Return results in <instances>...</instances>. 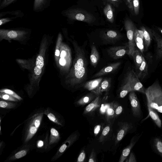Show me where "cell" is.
<instances>
[{"mask_svg":"<svg viewBox=\"0 0 162 162\" xmlns=\"http://www.w3.org/2000/svg\"><path fill=\"white\" fill-rule=\"evenodd\" d=\"M123 108L121 106H118L116 107L115 108V115H118L121 114L122 111H123Z\"/></svg>","mask_w":162,"mask_h":162,"instance_id":"46","label":"cell"},{"mask_svg":"<svg viewBox=\"0 0 162 162\" xmlns=\"http://www.w3.org/2000/svg\"><path fill=\"white\" fill-rule=\"evenodd\" d=\"M131 124L124 122L122 124L120 129L116 137V143H118L123 139L127 133L132 128Z\"/></svg>","mask_w":162,"mask_h":162,"instance_id":"17","label":"cell"},{"mask_svg":"<svg viewBox=\"0 0 162 162\" xmlns=\"http://www.w3.org/2000/svg\"><path fill=\"white\" fill-rule=\"evenodd\" d=\"M48 117L49 119H50V120L54 122V123H55L58 124H60L59 122H58L55 117L54 115L50 113V114H48Z\"/></svg>","mask_w":162,"mask_h":162,"instance_id":"43","label":"cell"},{"mask_svg":"<svg viewBox=\"0 0 162 162\" xmlns=\"http://www.w3.org/2000/svg\"><path fill=\"white\" fill-rule=\"evenodd\" d=\"M44 145V142H43L42 140H40V141H39L38 143V146L39 147H42Z\"/></svg>","mask_w":162,"mask_h":162,"instance_id":"50","label":"cell"},{"mask_svg":"<svg viewBox=\"0 0 162 162\" xmlns=\"http://www.w3.org/2000/svg\"><path fill=\"white\" fill-rule=\"evenodd\" d=\"M34 71L35 74L37 75H39L41 74L42 70V69H39L37 66H36L34 68Z\"/></svg>","mask_w":162,"mask_h":162,"instance_id":"48","label":"cell"},{"mask_svg":"<svg viewBox=\"0 0 162 162\" xmlns=\"http://www.w3.org/2000/svg\"><path fill=\"white\" fill-rule=\"evenodd\" d=\"M120 34L113 30H109L104 33L103 38L105 40L108 42H114L120 38Z\"/></svg>","mask_w":162,"mask_h":162,"instance_id":"19","label":"cell"},{"mask_svg":"<svg viewBox=\"0 0 162 162\" xmlns=\"http://www.w3.org/2000/svg\"><path fill=\"white\" fill-rule=\"evenodd\" d=\"M68 148V147L67 146V145L66 144L63 145L59 149V152L60 153H63L65 152L67 148Z\"/></svg>","mask_w":162,"mask_h":162,"instance_id":"49","label":"cell"},{"mask_svg":"<svg viewBox=\"0 0 162 162\" xmlns=\"http://www.w3.org/2000/svg\"><path fill=\"white\" fill-rule=\"evenodd\" d=\"M75 56L74 65L67 77V81L72 86L79 87L83 85L87 78V63L85 52L75 43Z\"/></svg>","mask_w":162,"mask_h":162,"instance_id":"1","label":"cell"},{"mask_svg":"<svg viewBox=\"0 0 162 162\" xmlns=\"http://www.w3.org/2000/svg\"><path fill=\"white\" fill-rule=\"evenodd\" d=\"M60 54V52L58 50H56V51L55 55L57 56H59Z\"/></svg>","mask_w":162,"mask_h":162,"instance_id":"51","label":"cell"},{"mask_svg":"<svg viewBox=\"0 0 162 162\" xmlns=\"http://www.w3.org/2000/svg\"><path fill=\"white\" fill-rule=\"evenodd\" d=\"M36 66L38 68L42 69L44 67V62L43 58L41 56H39L36 58Z\"/></svg>","mask_w":162,"mask_h":162,"instance_id":"34","label":"cell"},{"mask_svg":"<svg viewBox=\"0 0 162 162\" xmlns=\"http://www.w3.org/2000/svg\"><path fill=\"white\" fill-rule=\"evenodd\" d=\"M134 40L137 48L142 53H143L145 50V47L142 30L136 29L134 35Z\"/></svg>","mask_w":162,"mask_h":162,"instance_id":"12","label":"cell"},{"mask_svg":"<svg viewBox=\"0 0 162 162\" xmlns=\"http://www.w3.org/2000/svg\"><path fill=\"white\" fill-rule=\"evenodd\" d=\"M129 99L133 116L136 118H140L141 115V108L139 100L134 91L130 92Z\"/></svg>","mask_w":162,"mask_h":162,"instance_id":"9","label":"cell"},{"mask_svg":"<svg viewBox=\"0 0 162 162\" xmlns=\"http://www.w3.org/2000/svg\"><path fill=\"white\" fill-rule=\"evenodd\" d=\"M148 107L149 115L157 126L159 128H161L162 122L157 113L154 110L150 108L149 107Z\"/></svg>","mask_w":162,"mask_h":162,"instance_id":"27","label":"cell"},{"mask_svg":"<svg viewBox=\"0 0 162 162\" xmlns=\"http://www.w3.org/2000/svg\"><path fill=\"white\" fill-rule=\"evenodd\" d=\"M2 0H0V3H1L2 1Z\"/></svg>","mask_w":162,"mask_h":162,"instance_id":"53","label":"cell"},{"mask_svg":"<svg viewBox=\"0 0 162 162\" xmlns=\"http://www.w3.org/2000/svg\"><path fill=\"white\" fill-rule=\"evenodd\" d=\"M103 79L102 78H99L87 81L83 85V87L88 91H94L98 87Z\"/></svg>","mask_w":162,"mask_h":162,"instance_id":"20","label":"cell"},{"mask_svg":"<svg viewBox=\"0 0 162 162\" xmlns=\"http://www.w3.org/2000/svg\"><path fill=\"white\" fill-rule=\"evenodd\" d=\"M110 130V127L109 126H107L104 128L100 137L99 139L100 142L103 141L104 139H105V137L109 133Z\"/></svg>","mask_w":162,"mask_h":162,"instance_id":"33","label":"cell"},{"mask_svg":"<svg viewBox=\"0 0 162 162\" xmlns=\"http://www.w3.org/2000/svg\"><path fill=\"white\" fill-rule=\"evenodd\" d=\"M101 98L99 95L89 104L85 108L84 112V114H87L94 110L100 106Z\"/></svg>","mask_w":162,"mask_h":162,"instance_id":"24","label":"cell"},{"mask_svg":"<svg viewBox=\"0 0 162 162\" xmlns=\"http://www.w3.org/2000/svg\"><path fill=\"white\" fill-rule=\"evenodd\" d=\"M29 30L24 29H1L0 30L1 39H14L23 37L28 34Z\"/></svg>","mask_w":162,"mask_h":162,"instance_id":"5","label":"cell"},{"mask_svg":"<svg viewBox=\"0 0 162 162\" xmlns=\"http://www.w3.org/2000/svg\"><path fill=\"white\" fill-rule=\"evenodd\" d=\"M61 14L69 21H79L88 23H93L96 20L93 15L86 11L78 8H69L64 10Z\"/></svg>","mask_w":162,"mask_h":162,"instance_id":"3","label":"cell"},{"mask_svg":"<svg viewBox=\"0 0 162 162\" xmlns=\"http://www.w3.org/2000/svg\"><path fill=\"white\" fill-rule=\"evenodd\" d=\"M42 118V115H39L35 117L32 120V123L30 125L28 136L26 139L27 141L31 139L37 132L38 128L40 126Z\"/></svg>","mask_w":162,"mask_h":162,"instance_id":"10","label":"cell"},{"mask_svg":"<svg viewBox=\"0 0 162 162\" xmlns=\"http://www.w3.org/2000/svg\"><path fill=\"white\" fill-rule=\"evenodd\" d=\"M137 70H138V71L136 74L139 79H143L148 75V63L144 57H143V60L141 65L139 68Z\"/></svg>","mask_w":162,"mask_h":162,"instance_id":"18","label":"cell"},{"mask_svg":"<svg viewBox=\"0 0 162 162\" xmlns=\"http://www.w3.org/2000/svg\"><path fill=\"white\" fill-rule=\"evenodd\" d=\"M127 162H136L135 156L133 152H131L129 158L126 161Z\"/></svg>","mask_w":162,"mask_h":162,"instance_id":"45","label":"cell"},{"mask_svg":"<svg viewBox=\"0 0 162 162\" xmlns=\"http://www.w3.org/2000/svg\"><path fill=\"white\" fill-rule=\"evenodd\" d=\"M153 145L155 151L162 158V139L159 137H155Z\"/></svg>","mask_w":162,"mask_h":162,"instance_id":"26","label":"cell"},{"mask_svg":"<svg viewBox=\"0 0 162 162\" xmlns=\"http://www.w3.org/2000/svg\"><path fill=\"white\" fill-rule=\"evenodd\" d=\"M126 81L129 82L132 91H137L145 94L146 89L133 70H131L128 73Z\"/></svg>","mask_w":162,"mask_h":162,"instance_id":"6","label":"cell"},{"mask_svg":"<svg viewBox=\"0 0 162 162\" xmlns=\"http://www.w3.org/2000/svg\"><path fill=\"white\" fill-rule=\"evenodd\" d=\"M85 157V154L84 150H82L77 159V162H83Z\"/></svg>","mask_w":162,"mask_h":162,"instance_id":"39","label":"cell"},{"mask_svg":"<svg viewBox=\"0 0 162 162\" xmlns=\"http://www.w3.org/2000/svg\"><path fill=\"white\" fill-rule=\"evenodd\" d=\"M140 30H142L143 32L145 49L147 50L151 45L153 36L151 31H149L145 27H142Z\"/></svg>","mask_w":162,"mask_h":162,"instance_id":"22","label":"cell"},{"mask_svg":"<svg viewBox=\"0 0 162 162\" xmlns=\"http://www.w3.org/2000/svg\"><path fill=\"white\" fill-rule=\"evenodd\" d=\"M91 48V51L90 56L91 63V65L95 68L99 62V54L95 46L92 45Z\"/></svg>","mask_w":162,"mask_h":162,"instance_id":"23","label":"cell"},{"mask_svg":"<svg viewBox=\"0 0 162 162\" xmlns=\"http://www.w3.org/2000/svg\"><path fill=\"white\" fill-rule=\"evenodd\" d=\"M17 1L18 0H2L0 3V10L3 9L8 7Z\"/></svg>","mask_w":162,"mask_h":162,"instance_id":"32","label":"cell"},{"mask_svg":"<svg viewBox=\"0 0 162 162\" xmlns=\"http://www.w3.org/2000/svg\"><path fill=\"white\" fill-rule=\"evenodd\" d=\"M52 0H34L33 10L36 13L44 11L50 5Z\"/></svg>","mask_w":162,"mask_h":162,"instance_id":"13","label":"cell"},{"mask_svg":"<svg viewBox=\"0 0 162 162\" xmlns=\"http://www.w3.org/2000/svg\"><path fill=\"white\" fill-rule=\"evenodd\" d=\"M134 11L136 15H138L139 13L140 3L139 0H133Z\"/></svg>","mask_w":162,"mask_h":162,"instance_id":"35","label":"cell"},{"mask_svg":"<svg viewBox=\"0 0 162 162\" xmlns=\"http://www.w3.org/2000/svg\"><path fill=\"white\" fill-rule=\"evenodd\" d=\"M106 114L108 118H112L115 115V107L114 105L111 104L106 106Z\"/></svg>","mask_w":162,"mask_h":162,"instance_id":"31","label":"cell"},{"mask_svg":"<svg viewBox=\"0 0 162 162\" xmlns=\"http://www.w3.org/2000/svg\"><path fill=\"white\" fill-rule=\"evenodd\" d=\"M12 103H7L4 101H1L0 102V107L1 108H11L13 107V105Z\"/></svg>","mask_w":162,"mask_h":162,"instance_id":"40","label":"cell"},{"mask_svg":"<svg viewBox=\"0 0 162 162\" xmlns=\"http://www.w3.org/2000/svg\"><path fill=\"white\" fill-rule=\"evenodd\" d=\"M132 57L133 58L136 69H138L143 62V56L141 52L138 48H136Z\"/></svg>","mask_w":162,"mask_h":162,"instance_id":"25","label":"cell"},{"mask_svg":"<svg viewBox=\"0 0 162 162\" xmlns=\"http://www.w3.org/2000/svg\"><path fill=\"white\" fill-rule=\"evenodd\" d=\"M158 29L159 31L161 33V34H162V29L160 28H158Z\"/></svg>","mask_w":162,"mask_h":162,"instance_id":"52","label":"cell"},{"mask_svg":"<svg viewBox=\"0 0 162 162\" xmlns=\"http://www.w3.org/2000/svg\"><path fill=\"white\" fill-rule=\"evenodd\" d=\"M27 154L25 150H22L18 152L15 155V157L17 159H19L25 156Z\"/></svg>","mask_w":162,"mask_h":162,"instance_id":"42","label":"cell"},{"mask_svg":"<svg viewBox=\"0 0 162 162\" xmlns=\"http://www.w3.org/2000/svg\"><path fill=\"white\" fill-rule=\"evenodd\" d=\"M96 154L93 149L91 151L90 157L89 159V162H95L97 161Z\"/></svg>","mask_w":162,"mask_h":162,"instance_id":"38","label":"cell"},{"mask_svg":"<svg viewBox=\"0 0 162 162\" xmlns=\"http://www.w3.org/2000/svg\"><path fill=\"white\" fill-rule=\"evenodd\" d=\"M148 107L162 114V88L158 81L146 90Z\"/></svg>","mask_w":162,"mask_h":162,"instance_id":"2","label":"cell"},{"mask_svg":"<svg viewBox=\"0 0 162 162\" xmlns=\"http://www.w3.org/2000/svg\"><path fill=\"white\" fill-rule=\"evenodd\" d=\"M104 13L105 14L107 19L111 23L114 22V12L111 5L108 4L104 9Z\"/></svg>","mask_w":162,"mask_h":162,"instance_id":"28","label":"cell"},{"mask_svg":"<svg viewBox=\"0 0 162 162\" xmlns=\"http://www.w3.org/2000/svg\"><path fill=\"white\" fill-rule=\"evenodd\" d=\"M51 135L50 140V144L56 143L60 139L58 132L55 129L52 128L50 130Z\"/></svg>","mask_w":162,"mask_h":162,"instance_id":"30","label":"cell"},{"mask_svg":"<svg viewBox=\"0 0 162 162\" xmlns=\"http://www.w3.org/2000/svg\"><path fill=\"white\" fill-rule=\"evenodd\" d=\"M153 37L157 44V55L158 59L162 60V38L154 30H151Z\"/></svg>","mask_w":162,"mask_h":162,"instance_id":"16","label":"cell"},{"mask_svg":"<svg viewBox=\"0 0 162 162\" xmlns=\"http://www.w3.org/2000/svg\"><path fill=\"white\" fill-rule=\"evenodd\" d=\"M131 91H132V90L129 82L126 81V83L121 88L120 93V97L123 98Z\"/></svg>","mask_w":162,"mask_h":162,"instance_id":"29","label":"cell"},{"mask_svg":"<svg viewBox=\"0 0 162 162\" xmlns=\"http://www.w3.org/2000/svg\"><path fill=\"white\" fill-rule=\"evenodd\" d=\"M124 1L130 10L133 12L134 11L133 0H124Z\"/></svg>","mask_w":162,"mask_h":162,"instance_id":"41","label":"cell"},{"mask_svg":"<svg viewBox=\"0 0 162 162\" xmlns=\"http://www.w3.org/2000/svg\"><path fill=\"white\" fill-rule=\"evenodd\" d=\"M101 126L100 125H96L94 128V133L95 135L96 136L99 132Z\"/></svg>","mask_w":162,"mask_h":162,"instance_id":"47","label":"cell"},{"mask_svg":"<svg viewBox=\"0 0 162 162\" xmlns=\"http://www.w3.org/2000/svg\"><path fill=\"white\" fill-rule=\"evenodd\" d=\"M1 92H4L6 94L10 95L13 96L15 98H16L17 99L19 100L22 99L19 96L17 95L13 91L9 89H5L3 90L2 91H1Z\"/></svg>","mask_w":162,"mask_h":162,"instance_id":"36","label":"cell"},{"mask_svg":"<svg viewBox=\"0 0 162 162\" xmlns=\"http://www.w3.org/2000/svg\"><path fill=\"white\" fill-rule=\"evenodd\" d=\"M24 13L21 10L2 12L0 13V26L7 24L18 18H22Z\"/></svg>","mask_w":162,"mask_h":162,"instance_id":"7","label":"cell"},{"mask_svg":"<svg viewBox=\"0 0 162 162\" xmlns=\"http://www.w3.org/2000/svg\"><path fill=\"white\" fill-rule=\"evenodd\" d=\"M97 96V95L95 93L91 91L90 93H89L87 95L81 98L76 102L77 104L79 106H83L91 102Z\"/></svg>","mask_w":162,"mask_h":162,"instance_id":"21","label":"cell"},{"mask_svg":"<svg viewBox=\"0 0 162 162\" xmlns=\"http://www.w3.org/2000/svg\"><path fill=\"white\" fill-rule=\"evenodd\" d=\"M108 52L112 58L117 60L124 56L129 52L128 45L126 46H115L109 48Z\"/></svg>","mask_w":162,"mask_h":162,"instance_id":"8","label":"cell"},{"mask_svg":"<svg viewBox=\"0 0 162 162\" xmlns=\"http://www.w3.org/2000/svg\"><path fill=\"white\" fill-rule=\"evenodd\" d=\"M107 2L111 3L115 7H118L120 2V0H105Z\"/></svg>","mask_w":162,"mask_h":162,"instance_id":"44","label":"cell"},{"mask_svg":"<svg viewBox=\"0 0 162 162\" xmlns=\"http://www.w3.org/2000/svg\"><path fill=\"white\" fill-rule=\"evenodd\" d=\"M121 64L120 62L110 64L104 67L99 71L96 73L93 76V78H98L102 76L110 74L115 71L117 69Z\"/></svg>","mask_w":162,"mask_h":162,"instance_id":"11","label":"cell"},{"mask_svg":"<svg viewBox=\"0 0 162 162\" xmlns=\"http://www.w3.org/2000/svg\"><path fill=\"white\" fill-rule=\"evenodd\" d=\"M124 25L128 40V45L129 48V52L128 55L132 57L134 51L136 48V46L134 40V33L136 28L132 21L129 19H126L124 21Z\"/></svg>","mask_w":162,"mask_h":162,"instance_id":"4","label":"cell"},{"mask_svg":"<svg viewBox=\"0 0 162 162\" xmlns=\"http://www.w3.org/2000/svg\"><path fill=\"white\" fill-rule=\"evenodd\" d=\"M111 85V79L108 78L103 79L100 82L99 86L95 90L92 91L96 93L97 96L102 94L103 92L108 91Z\"/></svg>","mask_w":162,"mask_h":162,"instance_id":"14","label":"cell"},{"mask_svg":"<svg viewBox=\"0 0 162 162\" xmlns=\"http://www.w3.org/2000/svg\"><path fill=\"white\" fill-rule=\"evenodd\" d=\"M1 97L3 99L15 102L17 101V99L14 98V97L8 94H2V95H1Z\"/></svg>","mask_w":162,"mask_h":162,"instance_id":"37","label":"cell"},{"mask_svg":"<svg viewBox=\"0 0 162 162\" xmlns=\"http://www.w3.org/2000/svg\"><path fill=\"white\" fill-rule=\"evenodd\" d=\"M139 136H134L131 140L130 143L129 145L125 148L122 152L119 162H124L128 157L130 153V152L134 146L139 138Z\"/></svg>","mask_w":162,"mask_h":162,"instance_id":"15","label":"cell"}]
</instances>
